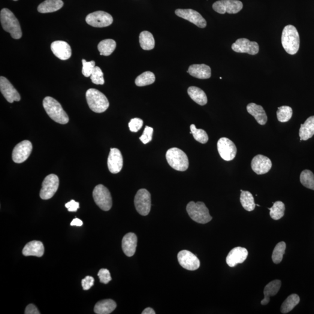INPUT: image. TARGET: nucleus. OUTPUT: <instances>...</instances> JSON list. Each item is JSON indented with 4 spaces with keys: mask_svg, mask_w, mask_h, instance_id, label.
Instances as JSON below:
<instances>
[{
    "mask_svg": "<svg viewBox=\"0 0 314 314\" xmlns=\"http://www.w3.org/2000/svg\"><path fill=\"white\" fill-rule=\"evenodd\" d=\"M175 14L195 24L198 28H204L207 26L206 20L201 15L192 9H177L175 11Z\"/></svg>",
    "mask_w": 314,
    "mask_h": 314,
    "instance_id": "ddd939ff",
    "label": "nucleus"
},
{
    "mask_svg": "<svg viewBox=\"0 0 314 314\" xmlns=\"http://www.w3.org/2000/svg\"><path fill=\"white\" fill-rule=\"evenodd\" d=\"M268 209L270 211L271 218L274 220L281 219L285 215V206L282 201H276L274 203L273 206Z\"/></svg>",
    "mask_w": 314,
    "mask_h": 314,
    "instance_id": "c9c22d12",
    "label": "nucleus"
},
{
    "mask_svg": "<svg viewBox=\"0 0 314 314\" xmlns=\"http://www.w3.org/2000/svg\"><path fill=\"white\" fill-rule=\"evenodd\" d=\"M135 205L136 209L140 215H149L152 207V200L150 193L148 190L144 189L138 190L135 196Z\"/></svg>",
    "mask_w": 314,
    "mask_h": 314,
    "instance_id": "6e6552de",
    "label": "nucleus"
},
{
    "mask_svg": "<svg viewBox=\"0 0 314 314\" xmlns=\"http://www.w3.org/2000/svg\"><path fill=\"white\" fill-rule=\"evenodd\" d=\"M107 164L108 170L112 174H116L121 171L123 165V159L119 150L116 149V148L111 149L108 158Z\"/></svg>",
    "mask_w": 314,
    "mask_h": 314,
    "instance_id": "a211bd4d",
    "label": "nucleus"
},
{
    "mask_svg": "<svg viewBox=\"0 0 314 314\" xmlns=\"http://www.w3.org/2000/svg\"><path fill=\"white\" fill-rule=\"evenodd\" d=\"M0 20L2 28L5 31L10 33L12 38L14 39L22 38V33L19 21L13 12L7 8L2 9L0 13Z\"/></svg>",
    "mask_w": 314,
    "mask_h": 314,
    "instance_id": "f257e3e1",
    "label": "nucleus"
},
{
    "mask_svg": "<svg viewBox=\"0 0 314 314\" xmlns=\"http://www.w3.org/2000/svg\"><path fill=\"white\" fill-rule=\"evenodd\" d=\"M217 147L220 157L225 161H232L236 156L237 148L234 142L228 138H220L217 143Z\"/></svg>",
    "mask_w": 314,
    "mask_h": 314,
    "instance_id": "f8f14e48",
    "label": "nucleus"
},
{
    "mask_svg": "<svg viewBox=\"0 0 314 314\" xmlns=\"http://www.w3.org/2000/svg\"><path fill=\"white\" fill-rule=\"evenodd\" d=\"M247 110L251 116L255 117L259 125H264L266 124L268 117L265 111L261 106L255 103H250L247 105Z\"/></svg>",
    "mask_w": 314,
    "mask_h": 314,
    "instance_id": "393cba45",
    "label": "nucleus"
},
{
    "mask_svg": "<svg viewBox=\"0 0 314 314\" xmlns=\"http://www.w3.org/2000/svg\"><path fill=\"white\" fill-rule=\"evenodd\" d=\"M286 244L284 241L277 244L273 251L272 258L275 264H278L281 262L283 255H285Z\"/></svg>",
    "mask_w": 314,
    "mask_h": 314,
    "instance_id": "e433bc0d",
    "label": "nucleus"
},
{
    "mask_svg": "<svg viewBox=\"0 0 314 314\" xmlns=\"http://www.w3.org/2000/svg\"><path fill=\"white\" fill-rule=\"evenodd\" d=\"M240 203L243 207L247 211H252L255 209V198L251 193L241 190Z\"/></svg>",
    "mask_w": 314,
    "mask_h": 314,
    "instance_id": "473e14b6",
    "label": "nucleus"
},
{
    "mask_svg": "<svg viewBox=\"0 0 314 314\" xmlns=\"http://www.w3.org/2000/svg\"><path fill=\"white\" fill-rule=\"evenodd\" d=\"M90 78H91L92 82L96 84L102 85L105 83L103 72L98 66H96L91 76H90Z\"/></svg>",
    "mask_w": 314,
    "mask_h": 314,
    "instance_id": "a19ab883",
    "label": "nucleus"
},
{
    "mask_svg": "<svg viewBox=\"0 0 314 314\" xmlns=\"http://www.w3.org/2000/svg\"><path fill=\"white\" fill-rule=\"evenodd\" d=\"M0 90L2 95L10 103H13L14 101H20V93L18 92L10 81L4 77L0 78Z\"/></svg>",
    "mask_w": 314,
    "mask_h": 314,
    "instance_id": "f3484780",
    "label": "nucleus"
},
{
    "mask_svg": "<svg viewBox=\"0 0 314 314\" xmlns=\"http://www.w3.org/2000/svg\"><path fill=\"white\" fill-rule=\"evenodd\" d=\"M14 1H18V0H14Z\"/></svg>",
    "mask_w": 314,
    "mask_h": 314,
    "instance_id": "603ef678",
    "label": "nucleus"
},
{
    "mask_svg": "<svg viewBox=\"0 0 314 314\" xmlns=\"http://www.w3.org/2000/svg\"><path fill=\"white\" fill-rule=\"evenodd\" d=\"M137 237L134 233L127 234L123 237L122 247L123 253L128 256H132L135 255L137 250Z\"/></svg>",
    "mask_w": 314,
    "mask_h": 314,
    "instance_id": "4be33fe9",
    "label": "nucleus"
},
{
    "mask_svg": "<svg viewBox=\"0 0 314 314\" xmlns=\"http://www.w3.org/2000/svg\"><path fill=\"white\" fill-rule=\"evenodd\" d=\"M188 95L196 103L204 105L207 103L208 99L206 94L203 90L197 87L191 86L188 90Z\"/></svg>",
    "mask_w": 314,
    "mask_h": 314,
    "instance_id": "c756f323",
    "label": "nucleus"
},
{
    "mask_svg": "<svg viewBox=\"0 0 314 314\" xmlns=\"http://www.w3.org/2000/svg\"><path fill=\"white\" fill-rule=\"evenodd\" d=\"M98 275L99 277V282L102 283L107 284L112 279L110 271L107 269H101L99 271Z\"/></svg>",
    "mask_w": 314,
    "mask_h": 314,
    "instance_id": "a18cd8bd",
    "label": "nucleus"
},
{
    "mask_svg": "<svg viewBox=\"0 0 314 314\" xmlns=\"http://www.w3.org/2000/svg\"><path fill=\"white\" fill-rule=\"evenodd\" d=\"M95 203L102 210L109 211L113 205L111 193L106 187L98 185L95 187L93 192Z\"/></svg>",
    "mask_w": 314,
    "mask_h": 314,
    "instance_id": "0eeeda50",
    "label": "nucleus"
},
{
    "mask_svg": "<svg viewBox=\"0 0 314 314\" xmlns=\"http://www.w3.org/2000/svg\"><path fill=\"white\" fill-rule=\"evenodd\" d=\"M71 226H81L83 225L82 220L80 219L75 218L72 220L71 223Z\"/></svg>",
    "mask_w": 314,
    "mask_h": 314,
    "instance_id": "8fccbe9b",
    "label": "nucleus"
},
{
    "mask_svg": "<svg viewBox=\"0 0 314 314\" xmlns=\"http://www.w3.org/2000/svg\"><path fill=\"white\" fill-rule=\"evenodd\" d=\"M140 46L144 50H153L155 47V40L150 32L143 31L139 36Z\"/></svg>",
    "mask_w": 314,
    "mask_h": 314,
    "instance_id": "7c9ffc66",
    "label": "nucleus"
},
{
    "mask_svg": "<svg viewBox=\"0 0 314 314\" xmlns=\"http://www.w3.org/2000/svg\"><path fill=\"white\" fill-rule=\"evenodd\" d=\"M277 118L280 122H288L292 118L293 110L289 106H282L277 111Z\"/></svg>",
    "mask_w": 314,
    "mask_h": 314,
    "instance_id": "ea45409f",
    "label": "nucleus"
},
{
    "mask_svg": "<svg viewBox=\"0 0 314 314\" xmlns=\"http://www.w3.org/2000/svg\"><path fill=\"white\" fill-rule=\"evenodd\" d=\"M156 77L152 72L147 71L138 76L135 80L137 86L142 87L150 85L155 83Z\"/></svg>",
    "mask_w": 314,
    "mask_h": 314,
    "instance_id": "f704fd0d",
    "label": "nucleus"
},
{
    "mask_svg": "<svg viewBox=\"0 0 314 314\" xmlns=\"http://www.w3.org/2000/svg\"><path fill=\"white\" fill-rule=\"evenodd\" d=\"M116 42L113 39H105L99 42L98 50L101 56H109L116 50Z\"/></svg>",
    "mask_w": 314,
    "mask_h": 314,
    "instance_id": "2f4dec72",
    "label": "nucleus"
},
{
    "mask_svg": "<svg viewBox=\"0 0 314 314\" xmlns=\"http://www.w3.org/2000/svg\"><path fill=\"white\" fill-rule=\"evenodd\" d=\"M243 7V3L238 0H219L213 5L214 10L220 14H237Z\"/></svg>",
    "mask_w": 314,
    "mask_h": 314,
    "instance_id": "9d476101",
    "label": "nucleus"
},
{
    "mask_svg": "<svg viewBox=\"0 0 314 314\" xmlns=\"http://www.w3.org/2000/svg\"><path fill=\"white\" fill-rule=\"evenodd\" d=\"M95 279L92 276H87L81 280V285L84 291L89 290L94 285Z\"/></svg>",
    "mask_w": 314,
    "mask_h": 314,
    "instance_id": "49530a36",
    "label": "nucleus"
},
{
    "mask_svg": "<svg viewBox=\"0 0 314 314\" xmlns=\"http://www.w3.org/2000/svg\"><path fill=\"white\" fill-rule=\"evenodd\" d=\"M43 104L48 116L54 121L63 125L68 123L69 117L67 114L56 99L51 97H46L43 99Z\"/></svg>",
    "mask_w": 314,
    "mask_h": 314,
    "instance_id": "f03ea898",
    "label": "nucleus"
},
{
    "mask_svg": "<svg viewBox=\"0 0 314 314\" xmlns=\"http://www.w3.org/2000/svg\"><path fill=\"white\" fill-rule=\"evenodd\" d=\"M65 207L67 208L69 212H76L79 208V203L74 200H72L65 204Z\"/></svg>",
    "mask_w": 314,
    "mask_h": 314,
    "instance_id": "de8ad7c7",
    "label": "nucleus"
},
{
    "mask_svg": "<svg viewBox=\"0 0 314 314\" xmlns=\"http://www.w3.org/2000/svg\"><path fill=\"white\" fill-rule=\"evenodd\" d=\"M168 163L174 170L185 171L188 170L189 162L188 156L182 150L174 147L169 149L166 153Z\"/></svg>",
    "mask_w": 314,
    "mask_h": 314,
    "instance_id": "423d86ee",
    "label": "nucleus"
},
{
    "mask_svg": "<svg viewBox=\"0 0 314 314\" xmlns=\"http://www.w3.org/2000/svg\"><path fill=\"white\" fill-rule=\"evenodd\" d=\"M300 182L304 187L314 190V175L310 170H304L300 175Z\"/></svg>",
    "mask_w": 314,
    "mask_h": 314,
    "instance_id": "4c0bfd02",
    "label": "nucleus"
},
{
    "mask_svg": "<svg viewBox=\"0 0 314 314\" xmlns=\"http://www.w3.org/2000/svg\"><path fill=\"white\" fill-rule=\"evenodd\" d=\"M86 98L89 108L95 113H104L110 106L107 97L98 90L89 89L86 92Z\"/></svg>",
    "mask_w": 314,
    "mask_h": 314,
    "instance_id": "20e7f679",
    "label": "nucleus"
},
{
    "mask_svg": "<svg viewBox=\"0 0 314 314\" xmlns=\"http://www.w3.org/2000/svg\"><path fill=\"white\" fill-rule=\"evenodd\" d=\"M187 212L194 221L205 224L212 220L209 210L203 202H190L186 207Z\"/></svg>",
    "mask_w": 314,
    "mask_h": 314,
    "instance_id": "39448f33",
    "label": "nucleus"
},
{
    "mask_svg": "<svg viewBox=\"0 0 314 314\" xmlns=\"http://www.w3.org/2000/svg\"><path fill=\"white\" fill-rule=\"evenodd\" d=\"M82 74L84 77H90L93 71L96 67L95 62L94 61H86L85 59H82Z\"/></svg>",
    "mask_w": 314,
    "mask_h": 314,
    "instance_id": "79ce46f5",
    "label": "nucleus"
},
{
    "mask_svg": "<svg viewBox=\"0 0 314 314\" xmlns=\"http://www.w3.org/2000/svg\"><path fill=\"white\" fill-rule=\"evenodd\" d=\"M44 253V247L43 243L40 241H32L26 244L22 250V254L25 256H36L41 257Z\"/></svg>",
    "mask_w": 314,
    "mask_h": 314,
    "instance_id": "5701e85b",
    "label": "nucleus"
},
{
    "mask_svg": "<svg viewBox=\"0 0 314 314\" xmlns=\"http://www.w3.org/2000/svg\"><path fill=\"white\" fill-rule=\"evenodd\" d=\"M32 149L33 146L31 141L24 140L20 142L13 150V155H12L13 161L17 164L25 162L31 155Z\"/></svg>",
    "mask_w": 314,
    "mask_h": 314,
    "instance_id": "4468645a",
    "label": "nucleus"
},
{
    "mask_svg": "<svg viewBox=\"0 0 314 314\" xmlns=\"http://www.w3.org/2000/svg\"><path fill=\"white\" fill-rule=\"evenodd\" d=\"M86 21L89 25L95 28H104L113 23V18L106 12L98 11L89 14Z\"/></svg>",
    "mask_w": 314,
    "mask_h": 314,
    "instance_id": "9b49d317",
    "label": "nucleus"
},
{
    "mask_svg": "<svg viewBox=\"0 0 314 314\" xmlns=\"http://www.w3.org/2000/svg\"><path fill=\"white\" fill-rule=\"evenodd\" d=\"M232 48L238 53H247L256 55L259 52V45L255 41H251L245 38L238 39L232 45Z\"/></svg>",
    "mask_w": 314,
    "mask_h": 314,
    "instance_id": "dca6fc26",
    "label": "nucleus"
},
{
    "mask_svg": "<svg viewBox=\"0 0 314 314\" xmlns=\"http://www.w3.org/2000/svg\"><path fill=\"white\" fill-rule=\"evenodd\" d=\"M25 314H40L35 305L32 304H29L25 309Z\"/></svg>",
    "mask_w": 314,
    "mask_h": 314,
    "instance_id": "09e8293b",
    "label": "nucleus"
},
{
    "mask_svg": "<svg viewBox=\"0 0 314 314\" xmlns=\"http://www.w3.org/2000/svg\"><path fill=\"white\" fill-rule=\"evenodd\" d=\"M63 5L62 0H46L39 5V13L46 14L59 11Z\"/></svg>",
    "mask_w": 314,
    "mask_h": 314,
    "instance_id": "bb28decb",
    "label": "nucleus"
},
{
    "mask_svg": "<svg viewBox=\"0 0 314 314\" xmlns=\"http://www.w3.org/2000/svg\"><path fill=\"white\" fill-rule=\"evenodd\" d=\"M51 50L57 58L61 60L68 59L72 55L71 46L65 41H54L51 45Z\"/></svg>",
    "mask_w": 314,
    "mask_h": 314,
    "instance_id": "412c9836",
    "label": "nucleus"
},
{
    "mask_svg": "<svg viewBox=\"0 0 314 314\" xmlns=\"http://www.w3.org/2000/svg\"><path fill=\"white\" fill-rule=\"evenodd\" d=\"M251 165L253 171L255 174L263 175L271 170L272 162L268 157L259 155L254 157Z\"/></svg>",
    "mask_w": 314,
    "mask_h": 314,
    "instance_id": "6ab92c4d",
    "label": "nucleus"
},
{
    "mask_svg": "<svg viewBox=\"0 0 314 314\" xmlns=\"http://www.w3.org/2000/svg\"><path fill=\"white\" fill-rule=\"evenodd\" d=\"M59 178L56 175H48L42 183L40 196L43 200H48L53 197L59 187Z\"/></svg>",
    "mask_w": 314,
    "mask_h": 314,
    "instance_id": "1a4fd4ad",
    "label": "nucleus"
},
{
    "mask_svg": "<svg viewBox=\"0 0 314 314\" xmlns=\"http://www.w3.org/2000/svg\"><path fill=\"white\" fill-rule=\"evenodd\" d=\"M117 307V304L113 300L107 299L98 301L95 307V313L98 314H109L114 312Z\"/></svg>",
    "mask_w": 314,
    "mask_h": 314,
    "instance_id": "c85d7f7f",
    "label": "nucleus"
},
{
    "mask_svg": "<svg viewBox=\"0 0 314 314\" xmlns=\"http://www.w3.org/2000/svg\"><path fill=\"white\" fill-rule=\"evenodd\" d=\"M314 135V116L310 117L301 125L299 136L300 140H307Z\"/></svg>",
    "mask_w": 314,
    "mask_h": 314,
    "instance_id": "cd10ccee",
    "label": "nucleus"
},
{
    "mask_svg": "<svg viewBox=\"0 0 314 314\" xmlns=\"http://www.w3.org/2000/svg\"><path fill=\"white\" fill-rule=\"evenodd\" d=\"M248 256V251L246 248L237 247L232 249L226 257V263L230 267H235L238 264H241L246 260Z\"/></svg>",
    "mask_w": 314,
    "mask_h": 314,
    "instance_id": "aec40b11",
    "label": "nucleus"
},
{
    "mask_svg": "<svg viewBox=\"0 0 314 314\" xmlns=\"http://www.w3.org/2000/svg\"><path fill=\"white\" fill-rule=\"evenodd\" d=\"M143 125V120L140 118H137L132 119L131 121L129 123L130 131L132 132H137L138 131H140V129L142 128Z\"/></svg>",
    "mask_w": 314,
    "mask_h": 314,
    "instance_id": "c03bdc74",
    "label": "nucleus"
},
{
    "mask_svg": "<svg viewBox=\"0 0 314 314\" xmlns=\"http://www.w3.org/2000/svg\"><path fill=\"white\" fill-rule=\"evenodd\" d=\"M282 46L291 55H294L300 47V36L294 26L287 25L283 29L282 35Z\"/></svg>",
    "mask_w": 314,
    "mask_h": 314,
    "instance_id": "7ed1b4c3",
    "label": "nucleus"
},
{
    "mask_svg": "<svg viewBox=\"0 0 314 314\" xmlns=\"http://www.w3.org/2000/svg\"><path fill=\"white\" fill-rule=\"evenodd\" d=\"M300 299L298 295L296 294H292L290 295L286 299L285 301L283 302L281 308H280V312L282 314H287L291 312L294 308L300 302Z\"/></svg>",
    "mask_w": 314,
    "mask_h": 314,
    "instance_id": "72a5a7b5",
    "label": "nucleus"
},
{
    "mask_svg": "<svg viewBox=\"0 0 314 314\" xmlns=\"http://www.w3.org/2000/svg\"><path fill=\"white\" fill-rule=\"evenodd\" d=\"M281 285L282 282L279 280H275L269 283L265 287L264 291V298L261 301V304L263 305V306H266L270 303V297L274 296L278 293Z\"/></svg>",
    "mask_w": 314,
    "mask_h": 314,
    "instance_id": "a878e982",
    "label": "nucleus"
},
{
    "mask_svg": "<svg viewBox=\"0 0 314 314\" xmlns=\"http://www.w3.org/2000/svg\"><path fill=\"white\" fill-rule=\"evenodd\" d=\"M190 131H191L192 134L196 140L200 142L201 144L207 143L209 138H208L207 132L203 129H197L195 125L192 124L190 125Z\"/></svg>",
    "mask_w": 314,
    "mask_h": 314,
    "instance_id": "58836bf2",
    "label": "nucleus"
},
{
    "mask_svg": "<svg viewBox=\"0 0 314 314\" xmlns=\"http://www.w3.org/2000/svg\"><path fill=\"white\" fill-rule=\"evenodd\" d=\"M177 259L181 266L187 270H197L200 266V262L197 256L188 250H182L178 253Z\"/></svg>",
    "mask_w": 314,
    "mask_h": 314,
    "instance_id": "2eb2a0df",
    "label": "nucleus"
},
{
    "mask_svg": "<svg viewBox=\"0 0 314 314\" xmlns=\"http://www.w3.org/2000/svg\"><path fill=\"white\" fill-rule=\"evenodd\" d=\"M153 134V128L149 126H146L143 132V135L140 137V140L142 143L144 144L149 143L152 140Z\"/></svg>",
    "mask_w": 314,
    "mask_h": 314,
    "instance_id": "37998d69",
    "label": "nucleus"
},
{
    "mask_svg": "<svg viewBox=\"0 0 314 314\" xmlns=\"http://www.w3.org/2000/svg\"><path fill=\"white\" fill-rule=\"evenodd\" d=\"M191 76L207 79L211 77V69L209 66L205 64H193L189 66L188 72Z\"/></svg>",
    "mask_w": 314,
    "mask_h": 314,
    "instance_id": "b1692460",
    "label": "nucleus"
},
{
    "mask_svg": "<svg viewBox=\"0 0 314 314\" xmlns=\"http://www.w3.org/2000/svg\"><path fill=\"white\" fill-rule=\"evenodd\" d=\"M156 312H155V310H154L152 308H147V309H145L143 312H142V314H155Z\"/></svg>",
    "mask_w": 314,
    "mask_h": 314,
    "instance_id": "3c124183",
    "label": "nucleus"
}]
</instances>
